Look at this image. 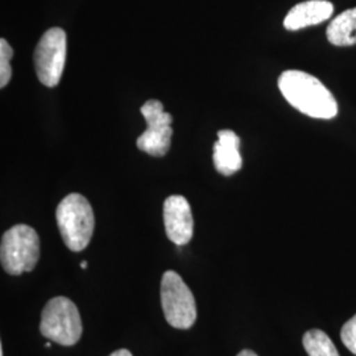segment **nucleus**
Listing matches in <instances>:
<instances>
[{"label":"nucleus","mask_w":356,"mask_h":356,"mask_svg":"<svg viewBox=\"0 0 356 356\" xmlns=\"http://www.w3.org/2000/svg\"><path fill=\"white\" fill-rule=\"evenodd\" d=\"M341 338L344 346L356 355V314L344 323L341 331Z\"/></svg>","instance_id":"nucleus-14"},{"label":"nucleus","mask_w":356,"mask_h":356,"mask_svg":"<svg viewBox=\"0 0 356 356\" xmlns=\"http://www.w3.org/2000/svg\"><path fill=\"white\" fill-rule=\"evenodd\" d=\"M66 61V33L54 26L40 38L35 51V69L42 85L56 88L64 72Z\"/></svg>","instance_id":"nucleus-6"},{"label":"nucleus","mask_w":356,"mask_h":356,"mask_svg":"<svg viewBox=\"0 0 356 356\" xmlns=\"http://www.w3.org/2000/svg\"><path fill=\"white\" fill-rule=\"evenodd\" d=\"M56 218L61 236L70 251L79 252L89 245L95 218L91 204L83 195L78 193L66 195L57 206Z\"/></svg>","instance_id":"nucleus-2"},{"label":"nucleus","mask_w":356,"mask_h":356,"mask_svg":"<svg viewBox=\"0 0 356 356\" xmlns=\"http://www.w3.org/2000/svg\"><path fill=\"white\" fill-rule=\"evenodd\" d=\"M334 6L327 0H307L293 7L284 19L288 31H298L306 26H317L330 19Z\"/></svg>","instance_id":"nucleus-9"},{"label":"nucleus","mask_w":356,"mask_h":356,"mask_svg":"<svg viewBox=\"0 0 356 356\" xmlns=\"http://www.w3.org/2000/svg\"><path fill=\"white\" fill-rule=\"evenodd\" d=\"M326 36L335 47H351L356 44V7L338 15L327 26Z\"/></svg>","instance_id":"nucleus-11"},{"label":"nucleus","mask_w":356,"mask_h":356,"mask_svg":"<svg viewBox=\"0 0 356 356\" xmlns=\"http://www.w3.org/2000/svg\"><path fill=\"white\" fill-rule=\"evenodd\" d=\"M161 306L166 322L179 330H188L197 319L195 300L189 286L175 270H166L161 280Z\"/></svg>","instance_id":"nucleus-5"},{"label":"nucleus","mask_w":356,"mask_h":356,"mask_svg":"<svg viewBox=\"0 0 356 356\" xmlns=\"http://www.w3.org/2000/svg\"><path fill=\"white\" fill-rule=\"evenodd\" d=\"M241 139L231 129H220L214 144L213 161L216 170L223 176H232L242 169V156L239 152Z\"/></svg>","instance_id":"nucleus-10"},{"label":"nucleus","mask_w":356,"mask_h":356,"mask_svg":"<svg viewBox=\"0 0 356 356\" xmlns=\"http://www.w3.org/2000/svg\"><path fill=\"white\" fill-rule=\"evenodd\" d=\"M164 225L166 236L177 245L191 242L194 220L191 204L182 195H170L164 202Z\"/></svg>","instance_id":"nucleus-8"},{"label":"nucleus","mask_w":356,"mask_h":356,"mask_svg":"<svg viewBox=\"0 0 356 356\" xmlns=\"http://www.w3.org/2000/svg\"><path fill=\"white\" fill-rule=\"evenodd\" d=\"M0 356H4V354H3V346L0 344Z\"/></svg>","instance_id":"nucleus-18"},{"label":"nucleus","mask_w":356,"mask_h":356,"mask_svg":"<svg viewBox=\"0 0 356 356\" xmlns=\"http://www.w3.org/2000/svg\"><path fill=\"white\" fill-rule=\"evenodd\" d=\"M40 332L61 346L78 343L82 335V321L76 304L66 297L51 298L42 309Z\"/></svg>","instance_id":"nucleus-4"},{"label":"nucleus","mask_w":356,"mask_h":356,"mask_svg":"<svg viewBox=\"0 0 356 356\" xmlns=\"http://www.w3.org/2000/svg\"><path fill=\"white\" fill-rule=\"evenodd\" d=\"M45 347H47V348H51V344L48 342V343L45 344Z\"/></svg>","instance_id":"nucleus-19"},{"label":"nucleus","mask_w":356,"mask_h":356,"mask_svg":"<svg viewBox=\"0 0 356 356\" xmlns=\"http://www.w3.org/2000/svg\"><path fill=\"white\" fill-rule=\"evenodd\" d=\"M279 89L289 104L310 118L327 120L338 115V103L330 90L309 73L284 72L279 78Z\"/></svg>","instance_id":"nucleus-1"},{"label":"nucleus","mask_w":356,"mask_h":356,"mask_svg":"<svg viewBox=\"0 0 356 356\" xmlns=\"http://www.w3.org/2000/svg\"><path fill=\"white\" fill-rule=\"evenodd\" d=\"M236 356H257L254 354V351H251V350H243L241 351L239 354Z\"/></svg>","instance_id":"nucleus-16"},{"label":"nucleus","mask_w":356,"mask_h":356,"mask_svg":"<svg viewBox=\"0 0 356 356\" xmlns=\"http://www.w3.org/2000/svg\"><path fill=\"white\" fill-rule=\"evenodd\" d=\"M40 257L38 232L26 225H16L3 234L0 244L1 267L13 276L33 270Z\"/></svg>","instance_id":"nucleus-3"},{"label":"nucleus","mask_w":356,"mask_h":356,"mask_svg":"<svg viewBox=\"0 0 356 356\" xmlns=\"http://www.w3.org/2000/svg\"><path fill=\"white\" fill-rule=\"evenodd\" d=\"M302 343L309 356H341L329 335L317 329L307 331Z\"/></svg>","instance_id":"nucleus-12"},{"label":"nucleus","mask_w":356,"mask_h":356,"mask_svg":"<svg viewBox=\"0 0 356 356\" xmlns=\"http://www.w3.org/2000/svg\"><path fill=\"white\" fill-rule=\"evenodd\" d=\"M140 113L147 120V129L136 141L138 148L154 157L165 156L172 141V115L164 111L163 103L149 99L143 104Z\"/></svg>","instance_id":"nucleus-7"},{"label":"nucleus","mask_w":356,"mask_h":356,"mask_svg":"<svg viewBox=\"0 0 356 356\" xmlns=\"http://www.w3.org/2000/svg\"><path fill=\"white\" fill-rule=\"evenodd\" d=\"M13 51L11 45L6 38L0 40V88H6L13 76L11 69V58H13Z\"/></svg>","instance_id":"nucleus-13"},{"label":"nucleus","mask_w":356,"mask_h":356,"mask_svg":"<svg viewBox=\"0 0 356 356\" xmlns=\"http://www.w3.org/2000/svg\"><path fill=\"white\" fill-rule=\"evenodd\" d=\"M81 268H83V269H85V268H88V263H86L85 260L81 263Z\"/></svg>","instance_id":"nucleus-17"},{"label":"nucleus","mask_w":356,"mask_h":356,"mask_svg":"<svg viewBox=\"0 0 356 356\" xmlns=\"http://www.w3.org/2000/svg\"><path fill=\"white\" fill-rule=\"evenodd\" d=\"M110 356H132V354L126 350V348H122V350H118V351H115Z\"/></svg>","instance_id":"nucleus-15"}]
</instances>
